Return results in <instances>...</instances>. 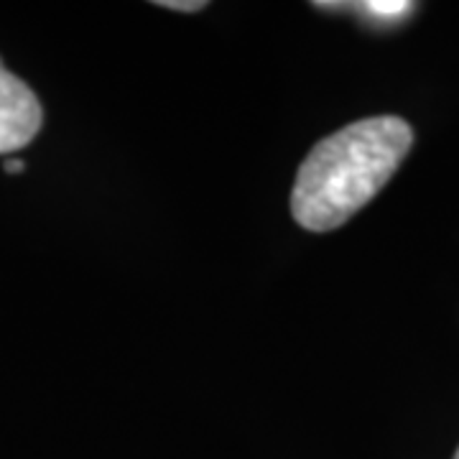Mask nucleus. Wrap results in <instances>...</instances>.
I'll return each mask as SVG.
<instances>
[{"mask_svg": "<svg viewBox=\"0 0 459 459\" xmlns=\"http://www.w3.org/2000/svg\"><path fill=\"white\" fill-rule=\"evenodd\" d=\"M44 110L33 90L0 62V153H13L41 131Z\"/></svg>", "mask_w": 459, "mask_h": 459, "instance_id": "2", "label": "nucleus"}, {"mask_svg": "<svg viewBox=\"0 0 459 459\" xmlns=\"http://www.w3.org/2000/svg\"><path fill=\"white\" fill-rule=\"evenodd\" d=\"M360 8L368 16L391 21V18H403L406 13H411L413 3H406V0H368Z\"/></svg>", "mask_w": 459, "mask_h": 459, "instance_id": "3", "label": "nucleus"}, {"mask_svg": "<svg viewBox=\"0 0 459 459\" xmlns=\"http://www.w3.org/2000/svg\"><path fill=\"white\" fill-rule=\"evenodd\" d=\"M159 5H161V8H169V11H186V13H195V11H202L207 3H204V0H192V3H179V0H177V3H174V0H161Z\"/></svg>", "mask_w": 459, "mask_h": 459, "instance_id": "4", "label": "nucleus"}, {"mask_svg": "<svg viewBox=\"0 0 459 459\" xmlns=\"http://www.w3.org/2000/svg\"><path fill=\"white\" fill-rule=\"evenodd\" d=\"M413 131L403 117H365L319 141L299 166L291 214L309 232L344 225L376 197L409 156Z\"/></svg>", "mask_w": 459, "mask_h": 459, "instance_id": "1", "label": "nucleus"}, {"mask_svg": "<svg viewBox=\"0 0 459 459\" xmlns=\"http://www.w3.org/2000/svg\"><path fill=\"white\" fill-rule=\"evenodd\" d=\"M455 459H459V449H457V455H455Z\"/></svg>", "mask_w": 459, "mask_h": 459, "instance_id": "6", "label": "nucleus"}, {"mask_svg": "<svg viewBox=\"0 0 459 459\" xmlns=\"http://www.w3.org/2000/svg\"><path fill=\"white\" fill-rule=\"evenodd\" d=\"M23 169H26V164L21 159H8L5 161V171H11V174H21Z\"/></svg>", "mask_w": 459, "mask_h": 459, "instance_id": "5", "label": "nucleus"}]
</instances>
